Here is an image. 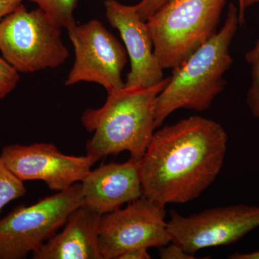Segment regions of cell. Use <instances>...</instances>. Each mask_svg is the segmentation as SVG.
<instances>
[{"mask_svg":"<svg viewBox=\"0 0 259 259\" xmlns=\"http://www.w3.org/2000/svg\"><path fill=\"white\" fill-rule=\"evenodd\" d=\"M227 144L223 126L200 116L154 132L140 161L143 197L163 207L197 199L222 169Z\"/></svg>","mask_w":259,"mask_h":259,"instance_id":"obj_1","label":"cell"},{"mask_svg":"<svg viewBox=\"0 0 259 259\" xmlns=\"http://www.w3.org/2000/svg\"><path fill=\"white\" fill-rule=\"evenodd\" d=\"M170 77L151 88L112 89L106 102L97 109H88L81 123L93 136L86 145L87 155L97 161L109 155L127 151L141 160L156 128L155 113L158 95Z\"/></svg>","mask_w":259,"mask_h":259,"instance_id":"obj_2","label":"cell"},{"mask_svg":"<svg viewBox=\"0 0 259 259\" xmlns=\"http://www.w3.org/2000/svg\"><path fill=\"white\" fill-rule=\"evenodd\" d=\"M239 25L238 8L231 3L220 31L174 69L156 101V127L179 109L208 110L226 88L223 76L233 64L230 47Z\"/></svg>","mask_w":259,"mask_h":259,"instance_id":"obj_3","label":"cell"},{"mask_svg":"<svg viewBox=\"0 0 259 259\" xmlns=\"http://www.w3.org/2000/svg\"><path fill=\"white\" fill-rule=\"evenodd\" d=\"M227 0H167L147 25L163 69H175L217 33Z\"/></svg>","mask_w":259,"mask_h":259,"instance_id":"obj_4","label":"cell"},{"mask_svg":"<svg viewBox=\"0 0 259 259\" xmlns=\"http://www.w3.org/2000/svg\"><path fill=\"white\" fill-rule=\"evenodd\" d=\"M61 28L40 8L29 12L20 4L0 22V51L18 72L59 67L69 56Z\"/></svg>","mask_w":259,"mask_h":259,"instance_id":"obj_5","label":"cell"},{"mask_svg":"<svg viewBox=\"0 0 259 259\" xmlns=\"http://www.w3.org/2000/svg\"><path fill=\"white\" fill-rule=\"evenodd\" d=\"M83 205L81 182L67 190L20 205L0 220V259H24L36 251Z\"/></svg>","mask_w":259,"mask_h":259,"instance_id":"obj_6","label":"cell"},{"mask_svg":"<svg viewBox=\"0 0 259 259\" xmlns=\"http://www.w3.org/2000/svg\"><path fill=\"white\" fill-rule=\"evenodd\" d=\"M259 227V207L238 204L192 215L171 212L167 231L171 243L194 254L211 247L233 244Z\"/></svg>","mask_w":259,"mask_h":259,"instance_id":"obj_7","label":"cell"},{"mask_svg":"<svg viewBox=\"0 0 259 259\" xmlns=\"http://www.w3.org/2000/svg\"><path fill=\"white\" fill-rule=\"evenodd\" d=\"M171 243L164 207L145 197L124 209L102 214L99 247L102 259H117L136 248H161Z\"/></svg>","mask_w":259,"mask_h":259,"instance_id":"obj_8","label":"cell"},{"mask_svg":"<svg viewBox=\"0 0 259 259\" xmlns=\"http://www.w3.org/2000/svg\"><path fill=\"white\" fill-rule=\"evenodd\" d=\"M75 59L66 85L87 81L99 83L107 91L122 88V73L127 54L122 44L99 20L67 29Z\"/></svg>","mask_w":259,"mask_h":259,"instance_id":"obj_9","label":"cell"},{"mask_svg":"<svg viewBox=\"0 0 259 259\" xmlns=\"http://www.w3.org/2000/svg\"><path fill=\"white\" fill-rule=\"evenodd\" d=\"M0 156L20 180L42 181L57 192L81 182L97 161L89 155L64 154L54 144L46 143L10 145L2 149Z\"/></svg>","mask_w":259,"mask_h":259,"instance_id":"obj_10","label":"cell"},{"mask_svg":"<svg viewBox=\"0 0 259 259\" xmlns=\"http://www.w3.org/2000/svg\"><path fill=\"white\" fill-rule=\"evenodd\" d=\"M105 8L107 20L120 32L131 61L125 87L151 88L161 82L163 69L155 55L147 23L140 18L135 5L106 0Z\"/></svg>","mask_w":259,"mask_h":259,"instance_id":"obj_11","label":"cell"},{"mask_svg":"<svg viewBox=\"0 0 259 259\" xmlns=\"http://www.w3.org/2000/svg\"><path fill=\"white\" fill-rule=\"evenodd\" d=\"M140 161L100 165L81 182L83 205L102 214L120 209L143 196Z\"/></svg>","mask_w":259,"mask_h":259,"instance_id":"obj_12","label":"cell"},{"mask_svg":"<svg viewBox=\"0 0 259 259\" xmlns=\"http://www.w3.org/2000/svg\"><path fill=\"white\" fill-rule=\"evenodd\" d=\"M101 214L81 206L71 213L60 233L32 253L33 259H102L99 247Z\"/></svg>","mask_w":259,"mask_h":259,"instance_id":"obj_13","label":"cell"},{"mask_svg":"<svg viewBox=\"0 0 259 259\" xmlns=\"http://www.w3.org/2000/svg\"><path fill=\"white\" fill-rule=\"evenodd\" d=\"M24 1V0H23ZM36 3L61 28L69 29L76 25L74 12L79 0H28Z\"/></svg>","mask_w":259,"mask_h":259,"instance_id":"obj_14","label":"cell"},{"mask_svg":"<svg viewBox=\"0 0 259 259\" xmlns=\"http://www.w3.org/2000/svg\"><path fill=\"white\" fill-rule=\"evenodd\" d=\"M26 192L24 182L10 169L0 156V212L12 201L24 197Z\"/></svg>","mask_w":259,"mask_h":259,"instance_id":"obj_15","label":"cell"},{"mask_svg":"<svg viewBox=\"0 0 259 259\" xmlns=\"http://www.w3.org/2000/svg\"><path fill=\"white\" fill-rule=\"evenodd\" d=\"M20 80L19 72L4 58L0 57V100L15 90Z\"/></svg>","mask_w":259,"mask_h":259,"instance_id":"obj_16","label":"cell"},{"mask_svg":"<svg viewBox=\"0 0 259 259\" xmlns=\"http://www.w3.org/2000/svg\"><path fill=\"white\" fill-rule=\"evenodd\" d=\"M166 1L167 0H141L139 3L135 5V8L140 18L146 22Z\"/></svg>","mask_w":259,"mask_h":259,"instance_id":"obj_17","label":"cell"},{"mask_svg":"<svg viewBox=\"0 0 259 259\" xmlns=\"http://www.w3.org/2000/svg\"><path fill=\"white\" fill-rule=\"evenodd\" d=\"M160 251V257L162 259H193L195 258L194 255L187 253L182 249L180 246L172 243L170 245L161 247Z\"/></svg>","mask_w":259,"mask_h":259,"instance_id":"obj_18","label":"cell"},{"mask_svg":"<svg viewBox=\"0 0 259 259\" xmlns=\"http://www.w3.org/2000/svg\"><path fill=\"white\" fill-rule=\"evenodd\" d=\"M147 248H132L119 255L117 259H149L151 255L148 253Z\"/></svg>","mask_w":259,"mask_h":259,"instance_id":"obj_19","label":"cell"},{"mask_svg":"<svg viewBox=\"0 0 259 259\" xmlns=\"http://www.w3.org/2000/svg\"><path fill=\"white\" fill-rule=\"evenodd\" d=\"M23 0H0V22L22 4Z\"/></svg>","mask_w":259,"mask_h":259,"instance_id":"obj_20","label":"cell"},{"mask_svg":"<svg viewBox=\"0 0 259 259\" xmlns=\"http://www.w3.org/2000/svg\"><path fill=\"white\" fill-rule=\"evenodd\" d=\"M231 259H259V250L251 252V253H236L230 255Z\"/></svg>","mask_w":259,"mask_h":259,"instance_id":"obj_21","label":"cell"},{"mask_svg":"<svg viewBox=\"0 0 259 259\" xmlns=\"http://www.w3.org/2000/svg\"><path fill=\"white\" fill-rule=\"evenodd\" d=\"M238 18H239L240 25L245 24V0H238Z\"/></svg>","mask_w":259,"mask_h":259,"instance_id":"obj_22","label":"cell"},{"mask_svg":"<svg viewBox=\"0 0 259 259\" xmlns=\"http://www.w3.org/2000/svg\"><path fill=\"white\" fill-rule=\"evenodd\" d=\"M257 3H259V0H245V9L250 8L253 5L257 4Z\"/></svg>","mask_w":259,"mask_h":259,"instance_id":"obj_23","label":"cell"}]
</instances>
